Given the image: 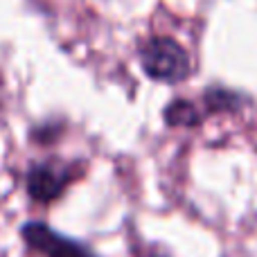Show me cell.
Listing matches in <instances>:
<instances>
[{"mask_svg":"<svg viewBox=\"0 0 257 257\" xmlns=\"http://www.w3.org/2000/svg\"><path fill=\"white\" fill-rule=\"evenodd\" d=\"M140 63L147 77H151L154 81H163V84H178L187 79L192 68L187 50L167 36L151 39L142 48Z\"/></svg>","mask_w":257,"mask_h":257,"instance_id":"6da1fadb","label":"cell"},{"mask_svg":"<svg viewBox=\"0 0 257 257\" xmlns=\"http://www.w3.org/2000/svg\"><path fill=\"white\" fill-rule=\"evenodd\" d=\"M21 235L30 248L39 250L45 257H97L79 239L61 235L41 221H27L21 228Z\"/></svg>","mask_w":257,"mask_h":257,"instance_id":"7a4b0ae2","label":"cell"},{"mask_svg":"<svg viewBox=\"0 0 257 257\" xmlns=\"http://www.w3.org/2000/svg\"><path fill=\"white\" fill-rule=\"evenodd\" d=\"M68 183V172L52 165H34L27 172V194L39 203H50L63 192Z\"/></svg>","mask_w":257,"mask_h":257,"instance_id":"3957f363","label":"cell"},{"mask_svg":"<svg viewBox=\"0 0 257 257\" xmlns=\"http://www.w3.org/2000/svg\"><path fill=\"white\" fill-rule=\"evenodd\" d=\"M165 122H167L169 126H196L201 122V115L192 102L174 99V102L165 108Z\"/></svg>","mask_w":257,"mask_h":257,"instance_id":"277c9868","label":"cell"},{"mask_svg":"<svg viewBox=\"0 0 257 257\" xmlns=\"http://www.w3.org/2000/svg\"><path fill=\"white\" fill-rule=\"evenodd\" d=\"M205 102H208V106L214 108V111H221V108L230 111V108L239 106V95L230 93V90L212 88V90H208V95H205Z\"/></svg>","mask_w":257,"mask_h":257,"instance_id":"5b68a950","label":"cell"},{"mask_svg":"<svg viewBox=\"0 0 257 257\" xmlns=\"http://www.w3.org/2000/svg\"><path fill=\"white\" fill-rule=\"evenodd\" d=\"M142 257H167L165 253H156V250H151V253H147V255H142Z\"/></svg>","mask_w":257,"mask_h":257,"instance_id":"8992f818","label":"cell"}]
</instances>
